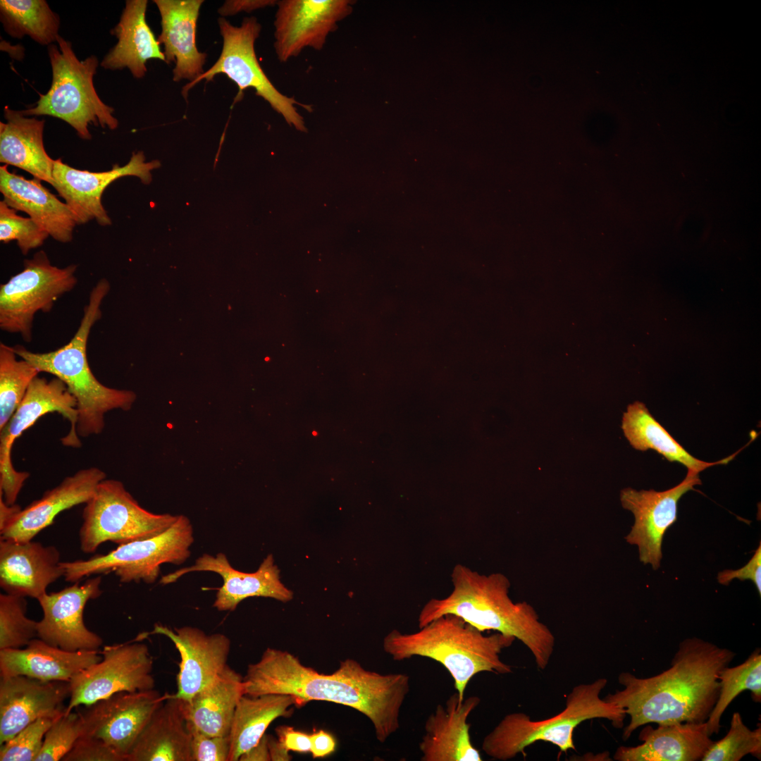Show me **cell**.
Wrapping results in <instances>:
<instances>
[{
    "instance_id": "cell-1",
    "label": "cell",
    "mask_w": 761,
    "mask_h": 761,
    "mask_svg": "<svg viewBox=\"0 0 761 761\" xmlns=\"http://www.w3.org/2000/svg\"><path fill=\"white\" fill-rule=\"evenodd\" d=\"M243 681L245 695L250 696L285 694L297 704L320 700L352 707L371 721L380 743L399 729L401 708L410 689L406 674H383L347 659L334 672L324 674L290 652L271 648L248 665Z\"/></svg>"
},
{
    "instance_id": "cell-2",
    "label": "cell",
    "mask_w": 761,
    "mask_h": 761,
    "mask_svg": "<svg viewBox=\"0 0 761 761\" xmlns=\"http://www.w3.org/2000/svg\"><path fill=\"white\" fill-rule=\"evenodd\" d=\"M736 653L704 640H683L662 672L639 678L621 672L624 686L603 699L625 710L630 717L622 738L626 741L639 726L656 723L670 724L706 722L717 701L720 672Z\"/></svg>"
},
{
    "instance_id": "cell-3",
    "label": "cell",
    "mask_w": 761,
    "mask_h": 761,
    "mask_svg": "<svg viewBox=\"0 0 761 761\" xmlns=\"http://www.w3.org/2000/svg\"><path fill=\"white\" fill-rule=\"evenodd\" d=\"M452 590L442 598H431L418 617L421 628L446 614L456 615L478 630L495 631L521 641L544 670L554 652L555 638L526 602L509 597L510 581L502 573L483 574L457 564L451 573Z\"/></svg>"
},
{
    "instance_id": "cell-4",
    "label": "cell",
    "mask_w": 761,
    "mask_h": 761,
    "mask_svg": "<svg viewBox=\"0 0 761 761\" xmlns=\"http://www.w3.org/2000/svg\"><path fill=\"white\" fill-rule=\"evenodd\" d=\"M515 639L499 632L485 635L462 618L446 614L415 632L391 631L383 638V648L396 661L417 656L440 663L451 675L456 692L463 700L467 685L477 674L512 672V667L500 655Z\"/></svg>"
},
{
    "instance_id": "cell-5",
    "label": "cell",
    "mask_w": 761,
    "mask_h": 761,
    "mask_svg": "<svg viewBox=\"0 0 761 761\" xmlns=\"http://www.w3.org/2000/svg\"><path fill=\"white\" fill-rule=\"evenodd\" d=\"M110 289V283L106 278L97 283L89 294L76 333L63 347L43 353L31 352L20 345L13 347L18 357L29 361L39 372L50 373L66 383L77 401L76 431L82 438L101 433L106 413L114 409L128 411L136 400V394L132 390L102 384L93 374L88 363L89 335L101 317V303Z\"/></svg>"
},
{
    "instance_id": "cell-6",
    "label": "cell",
    "mask_w": 761,
    "mask_h": 761,
    "mask_svg": "<svg viewBox=\"0 0 761 761\" xmlns=\"http://www.w3.org/2000/svg\"><path fill=\"white\" fill-rule=\"evenodd\" d=\"M607 683L600 678L575 686L567 695L564 709L545 719L534 721L524 712L505 715L484 737L483 751L494 760L506 761L519 753L525 755V749L538 741L551 743L561 752L576 750L573 733L584 721L607 719L614 727L622 728L625 710L600 698Z\"/></svg>"
},
{
    "instance_id": "cell-7",
    "label": "cell",
    "mask_w": 761,
    "mask_h": 761,
    "mask_svg": "<svg viewBox=\"0 0 761 761\" xmlns=\"http://www.w3.org/2000/svg\"><path fill=\"white\" fill-rule=\"evenodd\" d=\"M55 44L48 46L52 71L49 89L33 107L21 110L25 116H49L69 124L82 140H90L89 125L115 130L118 121L114 109L104 103L94 86V76L99 66L94 55L80 60L70 42L59 36Z\"/></svg>"
},
{
    "instance_id": "cell-8",
    "label": "cell",
    "mask_w": 761,
    "mask_h": 761,
    "mask_svg": "<svg viewBox=\"0 0 761 761\" xmlns=\"http://www.w3.org/2000/svg\"><path fill=\"white\" fill-rule=\"evenodd\" d=\"M194 541L190 521L178 515L166 531L153 537L118 545L106 554L87 559L61 562L66 581L75 583L85 576L114 573L122 583H154L164 563L180 564L190 556Z\"/></svg>"
},
{
    "instance_id": "cell-9",
    "label": "cell",
    "mask_w": 761,
    "mask_h": 761,
    "mask_svg": "<svg viewBox=\"0 0 761 761\" xmlns=\"http://www.w3.org/2000/svg\"><path fill=\"white\" fill-rule=\"evenodd\" d=\"M218 23L223 38L221 54L209 69L196 80L183 87V97L186 99L190 89L202 80L209 82L217 74H223L238 87L235 102L242 99L245 89L252 88L256 95L267 101L289 125L305 132L304 118L295 106L298 105L308 111H312L311 106L301 104L293 97L280 92L268 78L257 60L254 44L261 30L257 19L253 16L245 18L240 26H235L225 18H220Z\"/></svg>"
},
{
    "instance_id": "cell-10",
    "label": "cell",
    "mask_w": 761,
    "mask_h": 761,
    "mask_svg": "<svg viewBox=\"0 0 761 761\" xmlns=\"http://www.w3.org/2000/svg\"><path fill=\"white\" fill-rule=\"evenodd\" d=\"M82 516L80 549L93 553L108 541L122 545L156 536L169 528L178 515L149 512L121 481L105 478L85 503Z\"/></svg>"
},
{
    "instance_id": "cell-11",
    "label": "cell",
    "mask_w": 761,
    "mask_h": 761,
    "mask_svg": "<svg viewBox=\"0 0 761 761\" xmlns=\"http://www.w3.org/2000/svg\"><path fill=\"white\" fill-rule=\"evenodd\" d=\"M77 268L52 265L44 250L25 259L23 269L0 286V328L31 342L36 313L50 311L59 297L75 287Z\"/></svg>"
},
{
    "instance_id": "cell-12",
    "label": "cell",
    "mask_w": 761,
    "mask_h": 761,
    "mask_svg": "<svg viewBox=\"0 0 761 761\" xmlns=\"http://www.w3.org/2000/svg\"><path fill=\"white\" fill-rule=\"evenodd\" d=\"M57 412L70 423L66 435L61 438L63 446H82L76 431L78 413L77 401L66 383L54 377L48 380L37 376L6 425L0 430V495L7 505L16 504L17 497L30 476L26 471L15 469L11 460L12 447L17 438L42 416Z\"/></svg>"
},
{
    "instance_id": "cell-13",
    "label": "cell",
    "mask_w": 761,
    "mask_h": 761,
    "mask_svg": "<svg viewBox=\"0 0 761 761\" xmlns=\"http://www.w3.org/2000/svg\"><path fill=\"white\" fill-rule=\"evenodd\" d=\"M102 659L72 678L65 713L89 705L118 692L154 688L153 658L143 643L105 645Z\"/></svg>"
},
{
    "instance_id": "cell-14",
    "label": "cell",
    "mask_w": 761,
    "mask_h": 761,
    "mask_svg": "<svg viewBox=\"0 0 761 761\" xmlns=\"http://www.w3.org/2000/svg\"><path fill=\"white\" fill-rule=\"evenodd\" d=\"M167 694L161 695L154 688L123 691L85 706L78 710L82 735L101 739L126 761L140 733Z\"/></svg>"
},
{
    "instance_id": "cell-15",
    "label": "cell",
    "mask_w": 761,
    "mask_h": 761,
    "mask_svg": "<svg viewBox=\"0 0 761 761\" xmlns=\"http://www.w3.org/2000/svg\"><path fill=\"white\" fill-rule=\"evenodd\" d=\"M350 0H282L277 2L274 20V49L286 62L305 48L321 50L338 23L348 17Z\"/></svg>"
},
{
    "instance_id": "cell-16",
    "label": "cell",
    "mask_w": 761,
    "mask_h": 761,
    "mask_svg": "<svg viewBox=\"0 0 761 761\" xmlns=\"http://www.w3.org/2000/svg\"><path fill=\"white\" fill-rule=\"evenodd\" d=\"M160 166L158 160L146 162L142 151L132 153L127 164H115L111 170L101 172L76 169L58 159L54 160L52 187L65 200L77 224L95 220L99 225L106 226L111 224V220L101 203L106 188L113 181L128 175L137 176L148 185L151 181V171Z\"/></svg>"
},
{
    "instance_id": "cell-17",
    "label": "cell",
    "mask_w": 761,
    "mask_h": 761,
    "mask_svg": "<svg viewBox=\"0 0 761 761\" xmlns=\"http://www.w3.org/2000/svg\"><path fill=\"white\" fill-rule=\"evenodd\" d=\"M700 484L698 473L688 470L679 484L664 491L621 490V505L634 516V524L625 539L638 546L639 559L644 564H650L654 570L660 567L663 537L676 521L677 503L688 491L695 490L694 485Z\"/></svg>"
},
{
    "instance_id": "cell-18",
    "label": "cell",
    "mask_w": 761,
    "mask_h": 761,
    "mask_svg": "<svg viewBox=\"0 0 761 761\" xmlns=\"http://www.w3.org/2000/svg\"><path fill=\"white\" fill-rule=\"evenodd\" d=\"M101 576L92 577L38 598L43 616L37 638L68 651L97 650L103 640L85 626L83 613L87 602L101 595Z\"/></svg>"
},
{
    "instance_id": "cell-19",
    "label": "cell",
    "mask_w": 761,
    "mask_h": 761,
    "mask_svg": "<svg viewBox=\"0 0 761 761\" xmlns=\"http://www.w3.org/2000/svg\"><path fill=\"white\" fill-rule=\"evenodd\" d=\"M168 637L180 655L177 676V691L173 694L183 700H190L210 683L228 665L230 641L223 633L206 634L192 626L171 629L155 624L149 634Z\"/></svg>"
},
{
    "instance_id": "cell-20",
    "label": "cell",
    "mask_w": 761,
    "mask_h": 761,
    "mask_svg": "<svg viewBox=\"0 0 761 761\" xmlns=\"http://www.w3.org/2000/svg\"><path fill=\"white\" fill-rule=\"evenodd\" d=\"M212 571L223 579V586L218 590L213 607L219 611H233L238 604L249 597H266L281 602L290 600L293 594L280 580V571L268 555L254 573H245L234 569L223 553L216 557L204 554L191 567L180 569L163 576L160 582L169 584L183 575L192 571Z\"/></svg>"
},
{
    "instance_id": "cell-21",
    "label": "cell",
    "mask_w": 761,
    "mask_h": 761,
    "mask_svg": "<svg viewBox=\"0 0 761 761\" xmlns=\"http://www.w3.org/2000/svg\"><path fill=\"white\" fill-rule=\"evenodd\" d=\"M68 681H43L25 676L1 677L0 745L42 717L65 712Z\"/></svg>"
},
{
    "instance_id": "cell-22",
    "label": "cell",
    "mask_w": 761,
    "mask_h": 761,
    "mask_svg": "<svg viewBox=\"0 0 761 761\" xmlns=\"http://www.w3.org/2000/svg\"><path fill=\"white\" fill-rule=\"evenodd\" d=\"M481 703L479 697L463 700L457 692L438 704L426 719L425 733L419 743L421 761H481L473 745L468 718Z\"/></svg>"
},
{
    "instance_id": "cell-23",
    "label": "cell",
    "mask_w": 761,
    "mask_h": 761,
    "mask_svg": "<svg viewBox=\"0 0 761 761\" xmlns=\"http://www.w3.org/2000/svg\"><path fill=\"white\" fill-rule=\"evenodd\" d=\"M61 563L55 546L0 540V586L6 593L37 600L63 576Z\"/></svg>"
},
{
    "instance_id": "cell-24",
    "label": "cell",
    "mask_w": 761,
    "mask_h": 761,
    "mask_svg": "<svg viewBox=\"0 0 761 761\" xmlns=\"http://www.w3.org/2000/svg\"><path fill=\"white\" fill-rule=\"evenodd\" d=\"M106 478L98 467L80 469L66 477L58 485L44 493L16 515L1 531V539L18 542L32 540L40 531L53 524L61 512L86 503L98 484Z\"/></svg>"
},
{
    "instance_id": "cell-25",
    "label": "cell",
    "mask_w": 761,
    "mask_h": 761,
    "mask_svg": "<svg viewBox=\"0 0 761 761\" xmlns=\"http://www.w3.org/2000/svg\"><path fill=\"white\" fill-rule=\"evenodd\" d=\"M203 0H154L161 16L157 40L166 63L173 62V80L192 82L204 73L207 54L197 47V23Z\"/></svg>"
},
{
    "instance_id": "cell-26",
    "label": "cell",
    "mask_w": 761,
    "mask_h": 761,
    "mask_svg": "<svg viewBox=\"0 0 761 761\" xmlns=\"http://www.w3.org/2000/svg\"><path fill=\"white\" fill-rule=\"evenodd\" d=\"M41 182L10 172L7 165L0 166V192L6 204L26 213L55 240L70 242L78 225L75 216Z\"/></svg>"
},
{
    "instance_id": "cell-27",
    "label": "cell",
    "mask_w": 761,
    "mask_h": 761,
    "mask_svg": "<svg viewBox=\"0 0 761 761\" xmlns=\"http://www.w3.org/2000/svg\"><path fill=\"white\" fill-rule=\"evenodd\" d=\"M101 659L98 650L68 651L35 638L24 648L0 650V676L69 682Z\"/></svg>"
},
{
    "instance_id": "cell-28",
    "label": "cell",
    "mask_w": 761,
    "mask_h": 761,
    "mask_svg": "<svg viewBox=\"0 0 761 761\" xmlns=\"http://www.w3.org/2000/svg\"><path fill=\"white\" fill-rule=\"evenodd\" d=\"M706 722L658 724L645 727L639 734L642 743L620 746L614 755L619 761L701 760L713 743Z\"/></svg>"
},
{
    "instance_id": "cell-29",
    "label": "cell",
    "mask_w": 761,
    "mask_h": 761,
    "mask_svg": "<svg viewBox=\"0 0 761 761\" xmlns=\"http://www.w3.org/2000/svg\"><path fill=\"white\" fill-rule=\"evenodd\" d=\"M191 742L183 700L167 694L140 733L126 761H192Z\"/></svg>"
},
{
    "instance_id": "cell-30",
    "label": "cell",
    "mask_w": 761,
    "mask_h": 761,
    "mask_svg": "<svg viewBox=\"0 0 761 761\" xmlns=\"http://www.w3.org/2000/svg\"><path fill=\"white\" fill-rule=\"evenodd\" d=\"M147 5V0L125 1L119 22L111 31L118 42L101 61L103 68L117 70L127 68L134 78L140 79L145 76L149 60L166 62L160 44L146 20Z\"/></svg>"
},
{
    "instance_id": "cell-31",
    "label": "cell",
    "mask_w": 761,
    "mask_h": 761,
    "mask_svg": "<svg viewBox=\"0 0 761 761\" xmlns=\"http://www.w3.org/2000/svg\"><path fill=\"white\" fill-rule=\"evenodd\" d=\"M4 116L6 123L0 122V161L52 186L54 160L44 145V120L29 118L8 106L4 107Z\"/></svg>"
},
{
    "instance_id": "cell-32",
    "label": "cell",
    "mask_w": 761,
    "mask_h": 761,
    "mask_svg": "<svg viewBox=\"0 0 761 761\" xmlns=\"http://www.w3.org/2000/svg\"><path fill=\"white\" fill-rule=\"evenodd\" d=\"M243 695V676L228 664L190 700H183L187 726L209 736H228Z\"/></svg>"
},
{
    "instance_id": "cell-33",
    "label": "cell",
    "mask_w": 761,
    "mask_h": 761,
    "mask_svg": "<svg viewBox=\"0 0 761 761\" xmlns=\"http://www.w3.org/2000/svg\"><path fill=\"white\" fill-rule=\"evenodd\" d=\"M621 428L630 445L636 450H653L671 462H678L688 471L697 473L718 464H725L739 452L714 462L701 461L688 453L652 416L645 405L635 402L623 414Z\"/></svg>"
},
{
    "instance_id": "cell-34",
    "label": "cell",
    "mask_w": 761,
    "mask_h": 761,
    "mask_svg": "<svg viewBox=\"0 0 761 761\" xmlns=\"http://www.w3.org/2000/svg\"><path fill=\"white\" fill-rule=\"evenodd\" d=\"M295 704V698L285 694L243 695L235 711L229 733V761L239 760L257 745L270 724L278 717L290 715L291 707Z\"/></svg>"
},
{
    "instance_id": "cell-35",
    "label": "cell",
    "mask_w": 761,
    "mask_h": 761,
    "mask_svg": "<svg viewBox=\"0 0 761 761\" xmlns=\"http://www.w3.org/2000/svg\"><path fill=\"white\" fill-rule=\"evenodd\" d=\"M0 20L11 37L28 36L49 46L59 37L60 18L44 0H1Z\"/></svg>"
},
{
    "instance_id": "cell-36",
    "label": "cell",
    "mask_w": 761,
    "mask_h": 761,
    "mask_svg": "<svg viewBox=\"0 0 761 761\" xmlns=\"http://www.w3.org/2000/svg\"><path fill=\"white\" fill-rule=\"evenodd\" d=\"M719 691L717 701L707 719L709 736L720 730L721 717L733 700L744 691L751 692L755 702L761 701V653L754 650L742 664L724 667L719 673Z\"/></svg>"
},
{
    "instance_id": "cell-37",
    "label": "cell",
    "mask_w": 761,
    "mask_h": 761,
    "mask_svg": "<svg viewBox=\"0 0 761 761\" xmlns=\"http://www.w3.org/2000/svg\"><path fill=\"white\" fill-rule=\"evenodd\" d=\"M13 347L0 343V430L23 400L32 381L40 373L29 361L17 359Z\"/></svg>"
},
{
    "instance_id": "cell-38",
    "label": "cell",
    "mask_w": 761,
    "mask_h": 761,
    "mask_svg": "<svg viewBox=\"0 0 761 761\" xmlns=\"http://www.w3.org/2000/svg\"><path fill=\"white\" fill-rule=\"evenodd\" d=\"M26 612L25 597L0 594V650L23 648L37 638V621Z\"/></svg>"
},
{
    "instance_id": "cell-39",
    "label": "cell",
    "mask_w": 761,
    "mask_h": 761,
    "mask_svg": "<svg viewBox=\"0 0 761 761\" xmlns=\"http://www.w3.org/2000/svg\"><path fill=\"white\" fill-rule=\"evenodd\" d=\"M751 754L759 759L761 755V728L749 729L739 712L732 715L730 728L724 737L714 741L706 751L703 761H738Z\"/></svg>"
},
{
    "instance_id": "cell-40",
    "label": "cell",
    "mask_w": 761,
    "mask_h": 761,
    "mask_svg": "<svg viewBox=\"0 0 761 761\" xmlns=\"http://www.w3.org/2000/svg\"><path fill=\"white\" fill-rule=\"evenodd\" d=\"M49 236L33 219L23 217L17 211L0 202V241H16L23 254L41 247Z\"/></svg>"
},
{
    "instance_id": "cell-41",
    "label": "cell",
    "mask_w": 761,
    "mask_h": 761,
    "mask_svg": "<svg viewBox=\"0 0 761 761\" xmlns=\"http://www.w3.org/2000/svg\"><path fill=\"white\" fill-rule=\"evenodd\" d=\"M82 732V719L79 712L63 713L47 730L41 751L35 761H62Z\"/></svg>"
},
{
    "instance_id": "cell-42",
    "label": "cell",
    "mask_w": 761,
    "mask_h": 761,
    "mask_svg": "<svg viewBox=\"0 0 761 761\" xmlns=\"http://www.w3.org/2000/svg\"><path fill=\"white\" fill-rule=\"evenodd\" d=\"M57 717L39 718L2 743L0 761H35L41 751L44 736Z\"/></svg>"
},
{
    "instance_id": "cell-43",
    "label": "cell",
    "mask_w": 761,
    "mask_h": 761,
    "mask_svg": "<svg viewBox=\"0 0 761 761\" xmlns=\"http://www.w3.org/2000/svg\"><path fill=\"white\" fill-rule=\"evenodd\" d=\"M187 729L192 735V761H229V735L209 736L192 728Z\"/></svg>"
},
{
    "instance_id": "cell-44",
    "label": "cell",
    "mask_w": 761,
    "mask_h": 761,
    "mask_svg": "<svg viewBox=\"0 0 761 761\" xmlns=\"http://www.w3.org/2000/svg\"><path fill=\"white\" fill-rule=\"evenodd\" d=\"M62 761H123L117 752L101 739L81 735Z\"/></svg>"
},
{
    "instance_id": "cell-45",
    "label": "cell",
    "mask_w": 761,
    "mask_h": 761,
    "mask_svg": "<svg viewBox=\"0 0 761 761\" xmlns=\"http://www.w3.org/2000/svg\"><path fill=\"white\" fill-rule=\"evenodd\" d=\"M734 579L741 581L751 580L761 595V543L750 561L742 568L736 570H724L718 574L719 583L728 585Z\"/></svg>"
},
{
    "instance_id": "cell-46",
    "label": "cell",
    "mask_w": 761,
    "mask_h": 761,
    "mask_svg": "<svg viewBox=\"0 0 761 761\" xmlns=\"http://www.w3.org/2000/svg\"><path fill=\"white\" fill-rule=\"evenodd\" d=\"M276 732L278 742L287 751L310 753V734L295 730L293 727L288 726H279L276 728Z\"/></svg>"
},
{
    "instance_id": "cell-47",
    "label": "cell",
    "mask_w": 761,
    "mask_h": 761,
    "mask_svg": "<svg viewBox=\"0 0 761 761\" xmlns=\"http://www.w3.org/2000/svg\"><path fill=\"white\" fill-rule=\"evenodd\" d=\"M275 0H227L218 9V13L223 16H231L240 12L251 13L255 10L273 6L277 4Z\"/></svg>"
},
{
    "instance_id": "cell-48",
    "label": "cell",
    "mask_w": 761,
    "mask_h": 761,
    "mask_svg": "<svg viewBox=\"0 0 761 761\" xmlns=\"http://www.w3.org/2000/svg\"><path fill=\"white\" fill-rule=\"evenodd\" d=\"M311 750L314 758H323L334 752L336 742L329 733L323 729L310 734Z\"/></svg>"
},
{
    "instance_id": "cell-49",
    "label": "cell",
    "mask_w": 761,
    "mask_h": 761,
    "mask_svg": "<svg viewBox=\"0 0 761 761\" xmlns=\"http://www.w3.org/2000/svg\"><path fill=\"white\" fill-rule=\"evenodd\" d=\"M240 761H268L271 760L268 735H264L257 745L243 754L239 759Z\"/></svg>"
},
{
    "instance_id": "cell-50",
    "label": "cell",
    "mask_w": 761,
    "mask_h": 761,
    "mask_svg": "<svg viewBox=\"0 0 761 761\" xmlns=\"http://www.w3.org/2000/svg\"><path fill=\"white\" fill-rule=\"evenodd\" d=\"M16 504L8 505L0 495V531H3L21 510Z\"/></svg>"
},
{
    "instance_id": "cell-51",
    "label": "cell",
    "mask_w": 761,
    "mask_h": 761,
    "mask_svg": "<svg viewBox=\"0 0 761 761\" xmlns=\"http://www.w3.org/2000/svg\"><path fill=\"white\" fill-rule=\"evenodd\" d=\"M268 745L271 760L286 761L291 759L289 752L282 747L278 739H276L271 736H268Z\"/></svg>"
}]
</instances>
